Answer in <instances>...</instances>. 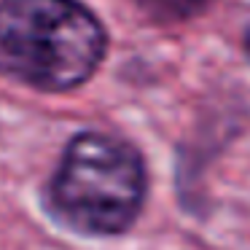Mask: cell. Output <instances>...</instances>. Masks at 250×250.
Here are the masks:
<instances>
[{"instance_id":"1","label":"cell","mask_w":250,"mask_h":250,"mask_svg":"<svg viewBox=\"0 0 250 250\" xmlns=\"http://www.w3.org/2000/svg\"><path fill=\"white\" fill-rule=\"evenodd\" d=\"M108 30L81 0H0V73L49 94L100 70Z\"/></svg>"},{"instance_id":"2","label":"cell","mask_w":250,"mask_h":250,"mask_svg":"<svg viewBox=\"0 0 250 250\" xmlns=\"http://www.w3.org/2000/svg\"><path fill=\"white\" fill-rule=\"evenodd\" d=\"M148 196L140 151L108 132H78L65 146L46 188V205L78 234L116 237L132 229Z\"/></svg>"},{"instance_id":"3","label":"cell","mask_w":250,"mask_h":250,"mask_svg":"<svg viewBox=\"0 0 250 250\" xmlns=\"http://www.w3.org/2000/svg\"><path fill=\"white\" fill-rule=\"evenodd\" d=\"M135 3L140 6V11L146 17H151L153 22H162V24L194 19L212 6V0H135Z\"/></svg>"},{"instance_id":"4","label":"cell","mask_w":250,"mask_h":250,"mask_svg":"<svg viewBox=\"0 0 250 250\" xmlns=\"http://www.w3.org/2000/svg\"><path fill=\"white\" fill-rule=\"evenodd\" d=\"M242 49H245V57L250 60V27L245 30V35H242Z\"/></svg>"}]
</instances>
